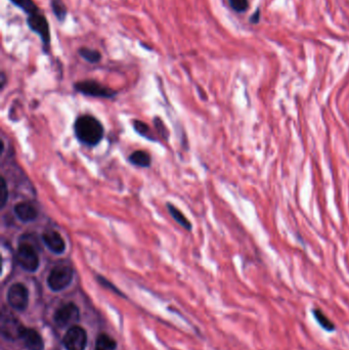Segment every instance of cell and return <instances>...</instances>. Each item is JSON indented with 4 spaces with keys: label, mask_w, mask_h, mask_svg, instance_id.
Instances as JSON below:
<instances>
[{
    "label": "cell",
    "mask_w": 349,
    "mask_h": 350,
    "mask_svg": "<svg viewBox=\"0 0 349 350\" xmlns=\"http://www.w3.org/2000/svg\"><path fill=\"white\" fill-rule=\"evenodd\" d=\"M74 131L79 141L89 147L99 144L105 134L103 124L90 115L80 116L75 121Z\"/></svg>",
    "instance_id": "6da1fadb"
},
{
    "label": "cell",
    "mask_w": 349,
    "mask_h": 350,
    "mask_svg": "<svg viewBox=\"0 0 349 350\" xmlns=\"http://www.w3.org/2000/svg\"><path fill=\"white\" fill-rule=\"evenodd\" d=\"M26 23L28 28L35 33L40 38L42 44V51L44 54H48L51 50L52 43V35H51V27L46 17L42 11L39 13L28 16L26 18Z\"/></svg>",
    "instance_id": "7a4b0ae2"
},
{
    "label": "cell",
    "mask_w": 349,
    "mask_h": 350,
    "mask_svg": "<svg viewBox=\"0 0 349 350\" xmlns=\"http://www.w3.org/2000/svg\"><path fill=\"white\" fill-rule=\"evenodd\" d=\"M17 261L20 267L28 272H35L39 269V256L30 243H21L17 251Z\"/></svg>",
    "instance_id": "3957f363"
},
{
    "label": "cell",
    "mask_w": 349,
    "mask_h": 350,
    "mask_svg": "<svg viewBox=\"0 0 349 350\" xmlns=\"http://www.w3.org/2000/svg\"><path fill=\"white\" fill-rule=\"evenodd\" d=\"M74 88L76 91L87 95L92 98H103V99H112L117 94L112 88L103 85L102 83L95 80H83L76 82L74 84Z\"/></svg>",
    "instance_id": "277c9868"
},
{
    "label": "cell",
    "mask_w": 349,
    "mask_h": 350,
    "mask_svg": "<svg viewBox=\"0 0 349 350\" xmlns=\"http://www.w3.org/2000/svg\"><path fill=\"white\" fill-rule=\"evenodd\" d=\"M73 269L68 265H57L47 277V285L54 292L62 291L73 281Z\"/></svg>",
    "instance_id": "5b68a950"
},
{
    "label": "cell",
    "mask_w": 349,
    "mask_h": 350,
    "mask_svg": "<svg viewBox=\"0 0 349 350\" xmlns=\"http://www.w3.org/2000/svg\"><path fill=\"white\" fill-rule=\"evenodd\" d=\"M8 304L16 310L24 311L28 307L29 291L25 285L21 283L14 284L7 292Z\"/></svg>",
    "instance_id": "8992f818"
},
{
    "label": "cell",
    "mask_w": 349,
    "mask_h": 350,
    "mask_svg": "<svg viewBox=\"0 0 349 350\" xmlns=\"http://www.w3.org/2000/svg\"><path fill=\"white\" fill-rule=\"evenodd\" d=\"M79 308L74 303H68L56 309L54 312V323L59 328L73 327L74 323L79 321Z\"/></svg>",
    "instance_id": "52a82bcc"
},
{
    "label": "cell",
    "mask_w": 349,
    "mask_h": 350,
    "mask_svg": "<svg viewBox=\"0 0 349 350\" xmlns=\"http://www.w3.org/2000/svg\"><path fill=\"white\" fill-rule=\"evenodd\" d=\"M86 343L87 334L85 330L77 325L71 327L64 337V345L67 350H84Z\"/></svg>",
    "instance_id": "ba28073f"
},
{
    "label": "cell",
    "mask_w": 349,
    "mask_h": 350,
    "mask_svg": "<svg viewBox=\"0 0 349 350\" xmlns=\"http://www.w3.org/2000/svg\"><path fill=\"white\" fill-rule=\"evenodd\" d=\"M25 327L22 324V323L18 320V318L14 317L13 315L2 316L1 319V333L4 338L8 340H17L21 339L23 332L25 331Z\"/></svg>",
    "instance_id": "9c48e42d"
},
{
    "label": "cell",
    "mask_w": 349,
    "mask_h": 350,
    "mask_svg": "<svg viewBox=\"0 0 349 350\" xmlns=\"http://www.w3.org/2000/svg\"><path fill=\"white\" fill-rule=\"evenodd\" d=\"M42 241L47 249L54 254H63L66 251V243L62 235L56 231H46L42 234Z\"/></svg>",
    "instance_id": "30bf717a"
},
{
    "label": "cell",
    "mask_w": 349,
    "mask_h": 350,
    "mask_svg": "<svg viewBox=\"0 0 349 350\" xmlns=\"http://www.w3.org/2000/svg\"><path fill=\"white\" fill-rule=\"evenodd\" d=\"M14 212L18 217V219L24 223H28L36 220L39 214L37 208H36L33 204L28 202L18 203L14 208Z\"/></svg>",
    "instance_id": "8fae6325"
},
{
    "label": "cell",
    "mask_w": 349,
    "mask_h": 350,
    "mask_svg": "<svg viewBox=\"0 0 349 350\" xmlns=\"http://www.w3.org/2000/svg\"><path fill=\"white\" fill-rule=\"evenodd\" d=\"M21 339L28 350H43L44 343L41 336L37 331L33 329H25L23 332Z\"/></svg>",
    "instance_id": "7c38bea8"
},
{
    "label": "cell",
    "mask_w": 349,
    "mask_h": 350,
    "mask_svg": "<svg viewBox=\"0 0 349 350\" xmlns=\"http://www.w3.org/2000/svg\"><path fill=\"white\" fill-rule=\"evenodd\" d=\"M128 160L132 165L138 166V167H143V168L150 167V165L152 163V159H151L150 154L147 153V152H144V151H135V152H134L129 156Z\"/></svg>",
    "instance_id": "4fadbf2b"
},
{
    "label": "cell",
    "mask_w": 349,
    "mask_h": 350,
    "mask_svg": "<svg viewBox=\"0 0 349 350\" xmlns=\"http://www.w3.org/2000/svg\"><path fill=\"white\" fill-rule=\"evenodd\" d=\"M78 54L80 57H82L84 61H86L87 63L90 64H99L102 61V54L100 51L93 50V48H89L86 46H82L78 50Z\"/></svg>",
    "instance_id": "5bb4252c"
},
{
    "label": "cell",
    "mask_w": 349,
    "mask_h": 350,
    "mask_svg": "<svg viewBox=\"0 0 349 350\" xmlns=\"http://www.w3.org/2000/svg\"><path fill=\"white\" fill-rule=\"evenodd\" d=\"M9 1L15 6L20 8L22 11H24V13L27 15V17L41 11L34 0H9Z\"/></svg>",
    "instance_id": "9a60e30c"
},
{
    "label": "cell",
    "mask_w": 349,
    "mask_h": 350,
    "mask_svg": "<svg viewBox=\"0 0 349 350\" xmlns=\"http://www.w3.org/2000/svg\"><path fill=\"white\" fill-rule=\"evenodd\" d=\"M167 209H168V211H169V213H170L172 218H173L179 225H182L184 228L187 229V231H190V229H191V223H190V221L187 218V217L185 216V214H184L182 211L178 210V209L174 206V205H172V204H170V203L167 204Z\"/></svg>",
    "instance_id": "2e32d148"
},
{
    "label": "cell",
    "mask_w": 349,
    "mask_h": 350,
    "mask_svg": "<svg viewBox=\"0 0 349 350\" xmlns=\"http://www.w3.org/2000/svg\"><path fill=\"white\" fill-rule=\"evenodd\" d=\"M53 14L59 23H64L68 16V8L63 0H51Z\"/></svg>",
    "instance_id": "e0dca14e"
},
{
    "label": "cell",
    "mask_w": 349,
    "mask_h": 350,
    "mask_svg": "<svg viewBox=\"0 0 349 350\" xmlns=\"http://www.w3.org/2000/svg\"><path fill=\"white\" fill-rule=\"evenodd\" d=\"M312 313H314L315 320L317 323L321 325V327L327 332H333L335 331V323L329 320V318L324 315V313L320 309V308H315L312 309Z\"/></svg>",
    "instance_id": "ac0fdd59"
},
{
    "label": "cell",
    "mask_w": 349,
    "mask_h": 350,
    "mask_svg": "<svg viewBox=\"0 0 349 350\" xmlns=\"http://www.w3.org/2000/svg\"><path fill=\"white\" fill-rule=\"evenodd\" d=\"M116 341L107 334H101L95 342L94 350H116Z\"/></svg>",
    "instance_id": "d6986e66"
},
{
    "label": "cell",
    "mask_w": 349,
    "mask_h": 350,
    "mask_svg": "<svg viewBox=\"0 0 349 350\" xmlns=\"http://www.w3.org/2000/svg\"><path fill=\"white\" fill-rule=\"evenodd\" d=\"M134 130L137 132L138 135L144 136V137L150 139V140H155V138L151 136L150 127L144 122L139 121V120H134Z\"/></svg>",
    "instance_id": "ffe728a7"
},
{
    "label": "cell",
    "mask_w": 349,
    "mask_h": 350,
    "mask_svg": "<svg viewBox=\"0 0 349 350\" xmlns=\"http://www.w3.org/2000/svg\"><path fill=\"white\" fill-rule=\"evenodd\" d=\"M232 9L238 14H244L249 8V0H227Z\"/></svg>",
    "instance_id": "44dd1931"
},
{
    "label": "cell",
    "mask_w": 349,
    "mask_h": 350,
    "mask_svg": "<svg viewBox=\"0 0 349 350\" xmlns=\"http://www.w3.org/2000/svg\"><path fill=\"white\" fill-rule=\"evenodd\" d=\"M8 199V188L5 178L1 177V186H0V207L4 208Z\"/></svg>",
    "instance_id": "7402d4cb"
},
{
    "label": "cell",
    "mask_w": 349,
    "mask_h": 350,
    "mask_svg": "<svg viewBox=\"0 0 349 350\" xmlns=\"http://www.w3.org/2000/svg\"><path fill=\"white\" fill-rule=\"evenodd\" d=\"M155 125L156 126H157V129L159 130V132H160V134H161V135H165V136H167V130H166V128H165V125L163 124V122L161 121V120L159 119V118H156L155 119Z\"/></svg>",
    "instance_id": "603a6c76"
},
{
    "label": "cell",
    "mask_w": 349,
    "mask_h": 350,
    "mask_svg": "<svg viewBox=\"0 0 349 350\" xmlns=\"http://www.w3.org/2000/svg\"><path fill=\"white\" fill-rule=\"evenodd\" d=\"M260 21V8H257L255 10V13L251 16V18L249 19V22L251 24H253V25H256Z\"/></svg>",
    "instance_id": "cb8c5ba5"
},
{
    "label": "cell",
    "mask_w": 349,
    "mask_h": 350,
    "mask_svg": "<svg viewBox=\"0 0 349 350\" xmlns=\"http://www.w3.org/2000/svg\"><path fill=\"white\" fill-rule=\"evenodd\" d=\"M0 79H1V88L3 89L5 83H6V76L4 74V72H2V73H1V77H0Z\"/></svg>",
    "instance_id": "d4e9b609"
}]
</instances>
